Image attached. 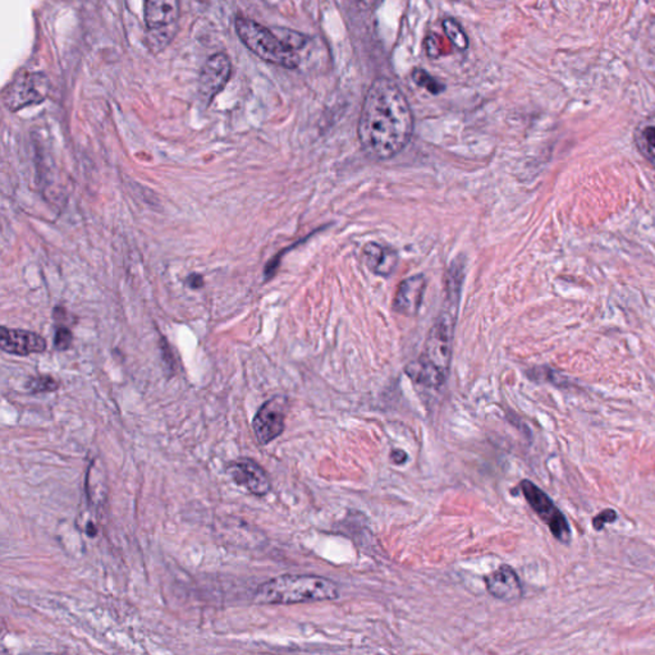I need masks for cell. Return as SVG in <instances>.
Here are the masks:
<instances>
[{
  "mask_svg": "<svg viewBox=\"0 0 655 655\" xmlns=\"http://www.w3.org/2000/svg\"><path fill=\"white\" fill-rule=\"evenodd\" d=\"M359 141L368 157L388 160L409 145L413 116L401 88L391 79L374 81L362 104Z\"/></svg>",
  "mask_w": 655,
  "mask_h": 655,
  "instance_id": "6da1fadb",
  "label": "cell"
},
{
  "mask_svg": "<svg viewBox=\"0 0 655 655\" xmlns=\"http://www.w3.org/2000/svg\"><path fill=\"white\" fill-rule=\"evenodd\" d=\"M456 307L457 303H452L448 310L441 311L429 331L420 357L406 368L407 375L413 382L437 389L447 381L454 338Z\"/></svg>",
  "mask_w": 655,
  "mask_h": 655,
  "instance_id": "7a4b0ae2",
  "label": "cell"
},
{
  "mask_svg": "<svg viewBox=\"0 0 655 655\" xmlns=\"http://www.w3.org/2000/svg\"><path fill=\"white\" fill-rule=\"evenodd\" d=\"M339 597L338 585L316 575H282L261 584L255 591L257 604H298L334 600Z\"/></svg>",
  "mask_w": 655,
  "mask_h": 655,
  "instance_id": "3957f363",
  "label": "cell"
},
{
  "mask_svg": "<svg viewBox=\"0 0 655 655\" xmlns=\"http://www.w3.org/2000/svg\"><path fill=\"white\" fill-rule=\"evenodd\" d=\"M235 27L238 38L259 58L284 68L294 69L300 64L297 53L270 29L244 17L235 18Z\"/></svg>",
  "mask_w": 655,
  "mask_h": 655,
  "instance_id": "277c9868",
  "label": "cell"
},
{
  "mask_svg": "<svg viewBox=\"0 0 655 655\" xmlns=\"http://www.w3.org/2000/svg\"><path fill=\"white\" fill-rule=\"evenodd\" d=\"M519 489L528 500L530 507L535 511L543 522L547 525L553 537L561 543L567 544L571 541V528L566 516L559 511L554 502L545 491L540 489L530 480H522Z\"/></svg>",
  "mask_w": 655,
  "mask_h": 655,
  "instance_id": "5b68a950",
  "label": "cell"
},
{
  "mask_svg": "<svg viewBox=\"0 0 655 655\" xmlns=\"http://www.w3.org/2000/svg\"><path fill=\"white\" fill-rule=\"evenodd\" d=\"M287 411L288 401L282 396L265 402L259 409L253 421V429L260 444L266 446L283 433Z\"/></svg>",
  "mask_w": 655,
  "mask_h": 655,
  "instance_id": "8992f818",
  "label": "cell"
},
{
  "mask_svg": "<svg viewBox=\"0 0 655 655\" xmlns=\"http://www.w3.org/2000/svg\"><path fill=\"white\" fill-rule=\"evenodd\" d=\"M49 88L48 79L41 73L20 75L13 82L5 98V104L10 110H18L31 104H40L47 97Z\"/></svg>",
  "mask_w": 655,
  "mask_h": 655,
  "instance_id": "52a82bcc",
  "label": "cell"
},
{
  "mask_svg": "<svg viewBox=\"0 0 655 655\" xmlns=\"http://www.w3.org/2000/svg\"><path fill=\"white\" fill-rule=\"evenodd\" d=\"M227 472L237 485L248 493L263 497L272 489V483L265 471L256 461L238 459L227 465Z\"/></svg>",
  "mask_w": 655,
  "mask_h": 655,
  "instance_id": "ba28073f",
  "label": "cell"
},
{
  "mask_svg": "<svg viewBox=\"0 0 655 655\" xmlns=\"http://www.w3.org/2000/svg\"><path fill=\"white\" fill-rule=\"evenodd\" d=\"M231 76V60L224 53H218L207 59L198 79V92L206 103L224 88Z\"/></svg>",
  "mask_w": 655,
  "mask_h": 655,
  "instance_id": "9c48e42d",
  "label": "cell"
},
{
  "mask_svg": "<svg viewBox=\"0 0 655 655\" xmlns=\"http://www.w3.org/2000/svg\"><path fill=\"white\" fill-rule=\"evenodd\" d=\"M0 348L10 355L29 356L44 352L47 350V341L38 333L3 326L0 329Z\"/></svg>",
  "mask_w": 655,
  "mask_h": 655,
  "instance_id": "30bf717a",
  "label": "cell"
},
{
  "mask_svg": "<svg viewBox=\"0 0 655 655\" xmlns=\"http://www.w3.org/2000/svg\"><path fill=\"white\" fill-rule=\"evenodd\" d=\"M425 288L426 279L424 274H416L402 281L393 300L394 311L406 316H413L419 313Z\"/></svg>",
  "mask_w": 655,
  "mask_h": 655,
  "instance_id": "8fae6325",
  "label": "cell"
},
{
  "mask_svg": "<svg viewBox=\"0 0 655 655\" xmlns=\"http://www.w3.org/2000/svg\"><path fill=\"white\" fill-rule=\"evenodd\" d=\"M485 585L490 595L503 602H516L522 597V585L516 571L502 565L485 577Z\"/></svg>",
  "mask_w": 655,
  "mask_h": 655,
  "instance_id": "7c38bea8",
  "label": "cell"
},
{
  "mask_svg": "<svg viewBox=\"0 0 655 655\" xmlns=\"http://www.w3.org/2000/svg\"><path fill=\"white\" fill-rule=\"evenodd\" d=\"M181 13L179 0H146L145 22L149 31L175 29Z\"/></svg>",
  "mask_w": 655,
  "mask_h": 655,
  "instance_id": "4fadbf2b",
  "label": "cell"
},
{
  "mask_svg": "<svg viewBox=\"0 0 655 655\" xmlns=\"http://www.w3.org/2000/svg\"><path fill=\"white\" fill-rule=\"evenodd\" d=\"M363 260L372 273L389 277L398 265V255L393 248L376 242H369L363 246Z\"/></svg>",
  "mask_w": 655,
  "mask_h": 655,
  "instance_id": "5bb4252c",
  "label": "cell"
},
{
  "mask_svg": "<svg viewBox=\"0 0 655 655\" xmlns=\"http://www.w3.org/2000/svg\"><path fill=\"white\" fill-rule=\"evenodd\" d=\"M443 29H444V32H446L448 40H450V42H452L457 49L461 50V51H465V50L469 48L467 35L465 34L463 29L461 27L460 25H459L456 21L450 20V18L444 20V22H443Z\"/></svg>",
  "mask_w": 655,
  "mask_h": 655,
  "instance_id": "9a60e30c",
  "label": "cell"
},
{
  "mask_svg": "<svg viewBox=\"0 0 655 655\" xmlns=\"http://www.w3.org/2000/svg\"><path fill=\"white\" fill-rule=\"evenodd\" d=\"M59 388V383L50 375H41L36 378H31L27 383V389L31 393H47L55 391Z\"/></svg>",
  "mask_w": 655,
  "mask_h": 655,
  "instance_id": "2e32d148",
  "label": "cell"
},
{
  "mask_svg": "<svg viewBox=\"0 0 655 655\" xmlns=\"http://www.w3.org/2000/svg\"><path fill=\"white\" fill-rule=\"evenodd\" d=\"M412 77L419 86L426 88L428 91H431V94H439L440 91L444 90V86L440 85L437 79H433L431 75L425 70H420V69L415 70Z\"/></svg>",
  "mask_w": 655,
  "mask_h": 655,
  "instance_id": "e0dca14e",
  "label": "cell"
},
{
  "mask_svg": "<svg viewBox=\"0 0 655 655\" xmlns=\"http://www.w3.org/2000/svg\"><path fill=\"white\" fill-rule=\"evenodd\" d=\"M72 342H73V334L67 326H60L57 329L55 338H54V344H55L57 350L66 351V350L70 348Z\"/></svg>",
  "mask_w": 655,
  "mask_h": 655,
  "instance_id": "ac0fdd59",
  "label": "cell"
},
{
  "mask_svg": "<svg viewBox=\"0 0 655 655\" xmlns=\"http://www.w3.org/2000/svg\"><path fill=\"white\" fill-rule=\"evenodd\" d=\"M617 519V513L615 509H606L603 512H600L598 516H595L593 519V526L598 531H600L602 528H604V525L606 524H612L615 522Z\"/></svg>",
  "mask_w": 655,
  "mask_h": 655,
  "instance_id": "d6986e66",
  "label": "cell"
},
{
  "mask_svg": "<svg viewBox=\"0 0 655 655\" xmlns=\"http://www.w3.org/2000/svg\"><path fill=\"white\" fill-rule=\"evenodd\" d=\"M279 39L283 41L284 44L291 48V49H298L301 48L303 45V38L301 35L298 34H294L292 31H283V32H279Z\"/></svg>",
  "mask_w": 655,
  "mask_h": 655,
  "instance_id": "ffe728a7",
  "label": "cell"
},
{
  "mask_svg": "<svg viewBox=\"0 0 655 655\" xmlns=\"http://www.w3.org/2000/svg\"><path fill=\"white\" fill-rule=\"evenodd\" d=\"M186 283L188 287H191L192 290H198L204 285V278L203 275L200 274H191L188 278L186 279Z\"/></svg>",
  "mask_w": 655,
  "mask_h": 655,
  "instance_id": "44dd1931",
  "label": "cell"
},
{
  "mask_svg": "<svg viewBox=\"0 0 655 655\" xmlns=\"http://www.w3.org/2000/svg\"><path fill=\"white\" fill-rule=\"evenodd\" d=\"M391 460L396 465H401L407 460V454H406V452H403L402 450H394L391 453Z\"/></svg>",
  "mask_w": 655,
  "mask_h": 655,
  "instance_id": "7402d4cb",
  "label": "cell"
},
{
  "mask_svg": "<svg viewBox=\"0 0 655 655\" xmlns=\"http://www.w3.org/2000/svg\"><path fill=\"white\" fill-rule=\"evenodd\" d=\"M644 136H645L647 144L655 149V127L646 128L644 131Z\"/></svg>",
  "mask_w": 655,
  "mask_h": 655,
  "instance_id": "603a6c76",
  "label": "cell"
},
{
  "mask_svg": "<svg viewBox=\"0 0 655 655\" xmlns=\"http://www.w3.org/2000/svg\"><path fill=\"white\" fill-rule=\"evenodd\" d=\"M88 534L90 537H95L97 535V528L92 525V524H88Z\"/></svg>",
  "mask_w": 655,
  "mask_h": 655,
  "instance_id": "cb8c5ba5",
  "label": "cell"
}]
</instances>
